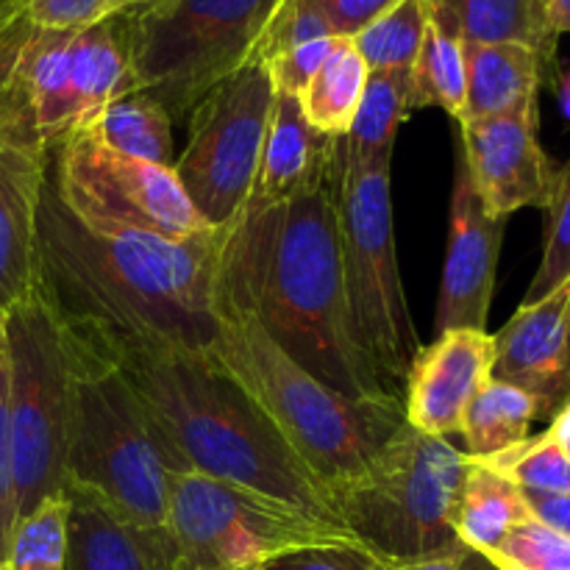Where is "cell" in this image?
Segmentation results:
<instances>
[{
	"instance_id": "8fae6325",
	"label": "cell",
	"mask_w": 570,
	"mask_h": 570,
	"mask_svg": "<svg viewBox=\"0 0 570 570\" xmlns=\"http://www.w3.org/2000/svg\"><path fill=\"white\" fill-rule=\"evenodd\" d=\"M167 527L176 570H265L315 546H360L348 529L195 471L170 473Z\"/></svg>"
},
{
	"instance_id": "d6986e66",
	"label": "cell",
	"mask_w": 570,
	"mask_h": 570,
	"mask_svg": "<svg viewBox=\"0 0 570 570\" xmlns=\"http://www.w3.org/2000/svg\"><path fill=\"white\" fill-rule=\"evenodd\" d=\"M340 167V139L315 131L298 95L276 92L262 148L259 173L245 209L282 204L312 184L332 178Z\"/></svg>"
},
{
	"instance_id": "f1b7e54d",
	"label": "cell",
	"mask_w": 570,
	"mask_h": 570,
	"mask_svg": "<svg viewBox=\"0 0 570 570\" xmlns=\"http://www.w3.org/2000/svg\"><path fill=\"white\" fill-rule=\"evenodd\" d=\"M429 28L426 0H401L399 6L379 17L373 26L356 33V53L367 65V70H412L417 53L423 48Z\"/></svg>"
},
{
	"instance_id": "d4e9b609",
	"label": "cell",
	"mask_w": 570,
	"mask_h": 570,
	"mask_svg": "<svg viewBox=\"0 0 570 570\" xmlns=\"http://www.w3.org/2000/svg\"><path fill=\"white\" fill-rule=\"evenodd\" d=\"M83 131L104 148L120 156L150 161V165L173 167V117L165 106L145 92L122 95L106 106Z\"/></svg>"
},
{
	"instance_id": "ee69618b",
	"label": "cell",
	"mask_w": 570,
	"mask_h": 570,
	"mask_svg": "<svg viewBox=\"0 0 570 570\" xmlns=\"http://www.w3.org/2000/svg\"><path fill=\"white\" fill-rule=\"evenodd\" d=\"M554 87H557V98H560L562 111H566V117L570 120V67H568V70L557 72Z\"/></svg>"
},
{
	"instance_id": "60d3db41",
	"label": "cell",
	"mask_w": 570,
	"mask_h": 570,
	"mask_svg": "<svg viewBox=\"0 0 570 570\" xmlns=\"http://www.w3.org/2000/svg\"><path fill=\"white\" fill-rule=\"evenodd\" d=\"M527 495L529 512L546 523L554 532L570 538V493L566 495H538V493H523Z\"/></svg>"
},
{
	"instance_id": "7a4b0ae2",
	"label": "cell",
	"mask_w": 570,
	"mask_h": 570,
	"mask_svg": "<svg viewBox=\"0 0 570 570\" xmlns=\"http://www.w3.org/2000/svg\"><path fill=\"white\" fill-rule=\"evenodd\" d=\"M220 276L312 376L345 399H401L379 376L356 334L345 287L337 173L282 204L245 209L226 226Z\"/></svg>"
},
{
	"instance_id": "bcb514c9",
	"label": "cell",
	"mask_w": 570,
	"mask_h": 570,
	"mask_svg": "<svg viewBox=\"0 0 570 570\" xmlns=\"http://www.w3.org/2000/svg\"><path fill=\"white\" fill-rule=\"evenodd\" d=\"M142 3H148V0H122V11L137 9V6H142ZM122 11H120V14H122Z\"/></svg>"
},
{
	"instance_id": "f35d334b",
	"label": "cell",
	"mask_w": 570,
	"mask_h": 570,
	"mask_svg": "<svg viewBox=\"0 0 570 570\" xmlns=\"http://www.w3.org/2000/svg\"><path fill=\"white\" fill-rule=\"evenodd\" d=\"M401 0H315L334 39H354Z\"/></svg>"
},
{
	"instance_id": "74e56055",
	"label": "cell",
	"mask_w": 570,
	"mask_h": 570,
	"mask_svg": "<svg viewBox=\"0 0 570 570\" xmlns=\"http://www.w3.org/2000/svg\"><path fill=\"white\" fill-rule=\"evenodd\" d=\"M334 37L332 39H317V42L301 45V48L289 50V53L273 59L267 67L271 72V81L276 92H289L301 95L309 81L315 78V72L321 70V65L326 61V56L332 53Z\"/></svg>"
},
{
	"instance_id": "4316f807",
	"label": "cell",
	"mask_w": 570,
	"mask_h": 570,
	"mask_svg": "<svg viewBox=\"0 0 570 570\" xmlns=\"http://www.w3.org/2000/svg\"><path fill=\"white\" fill-rule=\"evenodd\" d=\"M367 65L351 39H334L332 53L315 72L309 87L298 95L301 109L315 131L343 139L360 109L367 83Z\"/></svg>"
},
{
	"instance_id": "9c48e42d",
	"label": "cell",
	"mask_w": 570,
	"mask_h": 570,
	"mask_svg": "<svg viewBox=\"0 0 570 570\" xmlns=\"http://www.w3.org/2000/svg\"><path fill=\"white\" fill-rule=\"evenodd\" d=\"M9 410L17 518L67 493L72 354L70 334L39 278L9 309Z\"/></svg>"
},
{
	"instance_id": "6da1fadb",
	"label": "cell",
	"mask_w": 570,
	"mask_h": 570,
	"mask_svg": "<svg viewBox=\"0 0 570 570\" xmlns=\"http://www.w3.org/2000/svg\"><path fill=\"white\" fill-rule=\"evenodd\" d=\"M226 228L167 239L89 226L50 187L39 200V273L67 328L115 351H206Z\"/></svg>"
},
{
	"instance_id": "5b68a950",
	"label": "cell",
	"mask_w": 570,
	"mask_h": 570,
	"mask_svg": "<svg viewBox=\"0 0 570 570\" xmlns=\"http://www.w3.org/2000/svg\"><path fill=\"white\" fill-rule=\"evenodd\" d=\"M67 326V323H65ZM70 334L72 395L67 434V493L98 499L176 570L167 501L170 462L117 356L98 340Z\"/></svg>"
},
{
	"instance_id": "9a60e30c",
	"label": "cell",
	"mask_w": 570,
	"mask_h": 570,
	"mask_svg": "<svg viewBox=\"0 0 570 570\" xmlns=\"http://www.w3.org/2000/svg\"><path fill=\"white\" fill-rule=\"evenodd\" d=\"M449 220V250H445V267L440 278L434 328L438 334L449 328L488 332L507 217L493 215L482 204L460 150H456Z\"/></svg>"
},
{
	"instance_id": "e0dca14e",
	"label": "cell",
	"mask_w": 570,
	"mask_h": 570,
	"mask_svg": "<svg viewBox=\"0 0 570 570\" xmlns=\"http://www.w3.org/2000/svg\"><path fill=\"white\" fill-rule=\"evenodd\" d=\"M495 340L476 328H449L421 345L404 382V421L429 438L460 434L473 395L493 379Z\"/></svg>"
},
{
	"instance_id": "277c9868",
	"label": "cell",
	"mask_w": 570,
	"mask_h": 570,
	"mask_svg": "<svg viewBox=\"0 0 570 570\" xmlns=\"http://www.w3.org/2000/svg\"><path fill=\"white\" fill-rule=\"evenodd\" d=\"M206 360L259 406L328 490L362 473L404 423L401 399L354 401L312 376L262 328L223 276H217L215 334Z\"/></svg>"
},
{
	"instance_id": "1f68e13d",
	"label": "cell",
	"mask_w": 570,
	"mask_h": 570,
	"mask_svg": "<svg viewBox=\"0 0 570 570\" xmlns=\"http://www.w3.org/2000/svg\"><path fill=\"white\" fill-rule=\"evenodd\" d=\"M546 239H543V259H540L538 273L527 289L523 304L546 298L554 293L560 284L570 278V159L560 167L557 189L551 195V204L546 206Z\"/></svg>"
},
{
	"instance_id": "2e32d148",
	"label": "cell",
	"mask_w": 570,
	"mask_h": 570,
	"mask_svg": "<svg viewBox=\"0 0 570 570\" xmlns=\"http://www.w3.org/2000/svg\"><path fill=\"white\" fill-rule=\"evenodd\" d=\"M540 115L493 117L460 122V154L479 198L493 215L546 209L557 189L560 167L538 139Z\"/></svg>"
},
{
	"instance_id": "cb8c5ba5",
	"label": "cell",
	"mask_w": 570,
	"mask_h": 570,
	"mask_svg": "<svg viewBox=\"0 0 570 570\" xmlns=\"http://www.w3.org/2000/svg\"><path fill=\"white\" fill-rule=\"evenodd\" d=\"M527 518H532L527 495L482 462L471 460L454 510V532L460 543L488 557Z\"/></svg>"
},
{
	"instance_id": "7402d4cb",
	"label": "cell",
	"mask_w": 570,
	"mask_h": 570,
	"mask_svg": "<svg viewBox=\"0 0 570 570\" xmlns=\"http://www.w3.org/2000/svg\"><path fill=\"white\" fill-rule=\"evenodd\" d=\"M415 111L412 104V70L367 72L365 92L348 134L340 139L343 165H371L393 159L395 137Z\"/></svg>"
},
{
	"instance_id": "ffe728a7",
	"label": "cell",
	"mask_w": 570,
	"mask_h": 570,
	"mask_svg": "<svg viewBox=\"0 0 570 570\" xmlns=\"http://www.w3.org/2000/svg\"><path fill=\"white\" fill-rule=\"evenodd\" d=\"M429 20L449 28L465 45H521L534 50L549 72H560L557 45L546 0H426Z\"/></svg>"
},
{
	"instance_id": "b9f144b4",
	"label": "cell",
	"mask_w": 570,
	"mask_h": 570,
	"mask_svg": "<svg viewBox=\"0 0 570 570\" xmlns=\"http://www.w3.org/2000/svg\"><path fill=\"white\" fill-rule=\"evenodd\" d=\"M549 432H551V438H554L570 456V399L554 412V415H551Z\"/></svg>"
},
{
	"instance_id": "603a6c76",
	"label": "cell",
	"mask_w": 570,
	"mask_h": 570,
	"mask_svg": "<svg viewBox=\"0 0 570 570\" xmlns=\"http://www.w3.org/2000/svg\"><path fill=\"white\" fill-rule=\"evenodd\" d=\"M67 570H165L154 551L98 499L70 490Z\"/></svg>"
},
{
	"instance_id": "f6af8a7d",
	"label": "cell",
	"mask_w": 570,
	"mask_h": 570,
	"mask_svg": "<svg viewBox=\"0 0 570 570\" xmlns=\"http://www.w3.org/2000/svg\"><path fill=\"white\" fill-rule=\"evenodd\" d=\"M9 351V312L0 309V356Z\"/></svg>"
},
{
	"instance_id": "c3c4849f",
	"label": "cell",
	"mask_w": 570,
	"mask_h": 570,
	"mask_svg": "<svg viewBox=\"0 0 570 570\" xmlns=\"http://www.w3.org/2000/svg\"><path fill=\"white\" fill-rule=\"evenodd\" d=\"M0 570H9V566H6V562H0Z\"/></svg>"
},
{
	"instance_id": "f546056e",
	"label": "cell",
	"mask_w": 570,
	"mask_h": 570,
	"mask_svg": "<svg viewBox=\"0 0 570 570\" xmlns=\"http://www.w3.org/2000/svg\"><path fill=\"white\" fill-rule=\"evenodd\" d=\"M70 546V495H50L28 515L17 518L11 532L9 570H67Z\"/></svg>"
},
{
	"instance_id": "8992f818",
	"label": "cell",
	"mask_w": 570,
	"mask_h": 570,
	"mask_svg": "<svg viewBox=\"0 0 570 570\" xmlns=\"http://www.w3.org/2000/svg\"><path fill=\"white\" fill-rule=\"evenodd\" d=\"M468 468L465 451L404 421L362 473L332 490V499L343 527L373 557L421 560L460 546L454 510Z\"/></svg>"
},
{
	"instance_id": "4fadbf2b",
	"label": "cell",
	"mask_w": 570,
	"mask_h": 570,
	"mask_svg": "<svg viewBox=\"0 0 570 570\" xmlns=\"http://www.w3.org/2000/svg\"><path fill=\"white\" fill-rule=\"evenodd\" d=\"M48 178L61 204L89 226L128 228L167 239L212 232L189 204L173 167L115 154L87 131L72 134L50 150Z\"/></svg>"
},
{
	"instance_id": "4dcf8cb0",
	"label": "cell",
	"mask_w": 570,
	"mask_h": 570,
	"mask_svg": "<svg viewBox=\"0 0 570 570\" xmlns=\"http://www.w3.org/2000/svg\"><path fill=\"white\" fill-rule=\"evenodd\" d=\"M484 468L504 476L521 493L566 495L570 493V456L546 429L538 438H527L493 456H484Z\"/></svg>"
},
{
	"instance_id": "5bb4252c",
	"label": "cell",
	"mask_w": 570,
	"mask_h": 570,
	"mask_svg": "<svg viewBox=\"0 0 570 570\" xmlns=\"http://www.w3.org/2000/svg\"><path fill=\"white\" fill-rule=\"evenodd\" d=\"M50 148L39 139L26 100L0 67V309L33 293L39 273V200Z\"/></svg>"
},
{
	"instance_id": "d6a6232c",
	"label": "cell",
	"mask_w": 570,
	"mask_h": 570,
	"mask_svg": "<svg viewBox=\"0 0 570 570\" xmlns=\"http://www.w3.org/2000/svg\"><path fill=\"white\" fill-rule=\"evenodd\" d=\"M488 560L499 570H570V538L532 515L518 523Z\"/></svg>"
},
{
	"instance_id": "44dd1931",
	"label": "cell",
	"mask_w": 570,
	"mask_h": 570,
	"mask_svg": "<svg viewBox=\"0 0 570 570\" xmlns=\"http://www.w3.org/2000/svg\"><path fill=\"white\" fill-rule=\"evenodd\" d=\"M465 109L456 122L540 115V87L554 83L540 56L521 45H465Z\"/></svg>"
},
{
	"instance_id": "83f0119b",
	"label": "cell",
	"mask_w": 570,
	"mask_h": 570,
	"mask_svg": "<svg viewBox=\"0 0 570 570\" xmlns=\"http://www.w3.org/2000/svg\"><path fill=\"white\" fill-rule=\"evenodd\" d=\"M465 42L454 37L449 28L429 20L426 39L412 65V104L415 109L438 106L460 120L465 109Z\"/></svg>"
},
{
	"instance_id": "836d02e7",
	"label": "cell",
	"mask_w": 570,
	"mask_h": 570,
	"mask_svg": "<svg viewBox=\"0 0 570 570\" xmlns=\"http://www.w3.org/2000/svg\"><path fill=\"white\" fill-rule=\"evenodd\" d=\"M326 17L315 6V0H284L273 20L267 22L265 33L259 37L254 50L256 65H271L278 56L301 48V45L317 42V39H332Z\"/></svg>"
},
{
	"instance_id": "ac0fdd59",
	"label": "cell",
	"mask_w": 570,
	"mask_h": 570,
	"mask_svg": "<svg viewBox=\"0 0 570 570\" xmlns=\"http://www.w3.org/2000/svg\"><path fill=\"white\" fill-rule=\"evenodd\" d=\"M570 278L546 298L518 306L495 340L493 379L527 390L543 415H554L570 399Z\"/></svg>"
},
{
	"instance_id": "7bdbcfd3",
	"label": "cell",
	"mask_w": 570,
	"mask_h": 570,
	"mask_svg": "<svg viewBox=\"0 0 570 570\" xmlns=\"http://www.w3.org/2000/svg\"><path fill=\"white\" fill-rule=\"evenodd\" d=\"M546 9H549L551 26L557 28V33H570V0H546Z\"/></svg>"
},
{
	"instance_id": "e575fe53",
	"label": "cell",
	"mask_w": 570,
	"mask_h": 570,
	"mask_svg": "<svg viewBox=\"0 0 570 570\" xmlns=\"http://www.w3.org/2000/svg\"><path fill=\"white\" fill-rule=\"evenodd\" d=\"M22 20L48 31H78L120 14L122 0H6Z\"/></svg>"
},
{
	"instance_id": "7c38bea8",
	"label": "cell",
	"mask_w": 570,
	"mask_h": 570,
	"mask_svg": "<svg viewBox=\"0 0 570 570\" xmlns=\"http://www.w3.org/2000/svg\"><path fill=\"white\" fill-rule=\"evenodd\" d=\"M273 98L276 89L267 67L248 61L189 111L187 148L173 161V173L206 226H232L248 206Z\"/></svg>"
},
{
	"instance_id": "52a82bcc",
	"label": "cell",
	"mask_w": 570,
	"mask_h": 570,
	"mask_svg": "<svg viewBox=\"0 0 570 570\" xmlns=\"http://www.w3.org/2000/svg\"><path fill=\"white\" fill-rule=\"evenodd\" d=\"M284 0H148L120 14L134 92L170 117L195 109L212 87L254 59Z\"/></svg>"
},
{
	"instance_id": "ab89813d",
	"label": "cell",
	"mask_w": 570,
	"mask_h": 570,
	"mask_svg": "<svg viewBox=\"0 0 570 570\" xmlns=\"http://www.w3.org/2000/svg\"><path fill=\"white\" fill-rule=\"evenodd\" d=\"M384 566H387V570H499L488 560V557L468 549L465 543H460L451 551H443V554H432V557H421V560H404V562H384Z\"/></svg>"
},
{
	"instance_id": "d590c367",
	"label": "cell",
	"mask_w": 570,
	"mask_h": 570,
	"mask_svg": "<svg viewBox=\"0 0 570 570\" xmlns=\"http://www.w3.org/2000/svg\"><path fill=\"white\" fill-rule=\"evenodd\" d=\"M17 523L14 490V440L9 410V354L0 356V562L9 557L11 532Z\"/></svg>"
},
{
	"instance_id": "3957f363",
	"label": "cell",
	"mask_w": 570,
	"mask_h": 570,
	"mask_svg": "<svg viewBox=\"0 0 570 570\" xmlns=\"http://www.w3.org/2000/svg\"><path fill=\"white\" fill-rule=\"evenodd\" d=\"M109 351L159 434L173 473H204L345 529L332 490L295 456L259 406L206 360V351Z\"/></svg>"
},
{
	"instance_id": "8d00e7d4",
	"label": "cell",
	"mask_w": 570,
	"mask_h": 570,
	"mask_svg": "<svg viewBox=\"0 0 570 570\" xmlns=\"http://www.w3.org/2000/svg\"><path fill=\"white\" fill-rule=\"evenodd\" d=\"M265 570H387L362 546H315L271 562Z\"/></svg>"
},
{
	"instance_id": "7dc6e473",
	"label": "cell",
	"mask_w": 570,
	"mask_h": 570,
	"mask_svg": "<svg viewBox=\"0 0 570 570\" xmlns=\"http://www.w3.org/2000/svg\"><path fill=\"white\" fill-rule=\"evenodd\" d=\"M568 348H570V315H568Z\"/></svg>"
},
{
	"instance_id": "484cf974",
	"label": "cell",
	"mask_w": 570,
	"mask_h": 570,
	"mask_svg": "<svg viewBox=\"0 0 570 570\" xmlns=\"http://www.w3.org/2000/svg\"><path fill=\"white\" fill-rule=\"evenodd\" d=\"M543 415V406L527 390L490 379L462 415L460 434L465 438V454L484 460L529 438V429Z\"/></svg>"
},
{
	"instance_id": "ba28073f",
	"label": "cell",
	"mask_w": 570,
	"mask_h": 570,
	"mask_svg": "<svg viewBox=\"0 0 570 570\" xmlns=\"http://www.w3.org/2000/svg\"><path fill=\"white\" fill-rule=\"evenodd\" d=\"M0 67L50 150L134 92L120 14L78 31H48L0 0Z\"/></svg>"
},
{
	"instance_id": "30bf717a",
	"label": "cell",
	"mask_w": 570,
	"mask_h": 570,
	"mask_svg": "<svg viewBox=\"0 0 570 570\" xmlns=\"http://www.w3.org/2000/svg\"><path fill=\"white\" fill-rule=\"evenodd\" d=\"M390 170L393 159L371 165L340 161L337 212L356 334L384 384L401 395L421 340L401 282Z\"/></svg>"
}]
</instances>
